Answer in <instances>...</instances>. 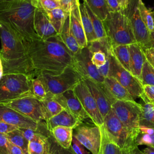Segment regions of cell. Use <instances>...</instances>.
Here are the masks:
<instances>
[{
	"instance_id": "cell-1",
	"label": "cell",
	"mask_w": 154,
	"mask_h": 154,
	"mask_svg": "<svg viewBox=\"0 0 154 154\" xmlns=\"http://www.w3.org/2000/svg\"><path fill=\"white\" fill-rule=\"evenodd\" d=\"M28 49L35 77L42 72L51 75L60 74L66 67L73 64L74 55L58 35L29 42Z\"/></svg>"
},
{
	"instance_id": "cell-2",
	"label": "cell",
	"mask_w": 154,
	"mask_h": 154,
	"mask_svg": "<svg viewBox=\"0 0 154 154\" xmlns=\"http://www.w3.org/2000/svg\"><path fill=\"white\" fill-rule=\"evenodd\" d=\"M0 38L1 42L0 57L2 63L4 75L23 73L32 78H35L28 55L29 42L1 20H0Z\"/></svg>"
},
{
	"instance_id": "cell-3",
	"label": "cell",
	"mask_w": 154,
	"mask_h": 154,
	"mask_svg": "<svg viewBox=\"0 0 154 154\" xmlns=\"http://www.w3.org/2000/svg\"><path fill=\"white\" fill-rule=\"evenodd\" d=\"M37 0H25L0 6V20L9 25L27 42L40 39L33 21Z\"/></svg>"
},
{
	"instance_id": "cell-4",
	"label": "cell",
	"mask_w": 154,
	"mask_h": 154,
	"mask_svg": "<svg viewBox=\"0 0 154 154\" xmlns=\"http://www.w3.org/2000/svg\"><path fill=\"white\" fill-rule=\"evenodd\" d=\"M103 23L111 46L137 43L131 20L124 11L109 12Z\"/></svg>"
},
{
	"instance_id": "cell-5",
	"label": "cell",
	"mask_w": 154,
	"mask_h": 154,
	"mask_svg": "<svg viewBox=\"0 0 154 154\" xmlns=\"http://www.w3.org/2000/svg\"><path fill=\"white\" fill-rule=\"evenodd\" d=\"M32 79L23 73L3 75L0 79V103L32 94Z\"/></svg>"
},
{
	"instance_id": "cell-6",
	"label": "cell",
	"mask_w": 154,
	"mask_h": 154,
	"mask_svg": "<svg viewBox=\"0 0 154 154\" xmlns=\"http://www.w3.org/2000/svg\"><path fill=\"white\" fill-rule=\"evenodd\" d=\"M37 76L43 82L47 94L52 96L73 90L78 83L83 81V78L73 66H68L60 74L51 75L42 72Z\"/></svg>"
},
{
	"instance_id": "cell-7",
	"label": "cell",
	"mask_w": 154,
	"mask_h": 154,
	"mask_svg": "<svg viewBox=\"0 0 154 154\" xmlns=\"http://www.w3.org/2000/svg\"><path fill=\"white\" fill-rule=\"evenodd\" d=\"M103 126L109 140L124 153L138 146L136 144L138 137L119 120L112 109L103 118Z\"/></svg>"
},
{
	"instance_id": "cell-8",
	"label": "cell",
	"mask_w": 154,
	"mask_h": 154,
	"mask_svg": "<svg viewBox=\"0 0 154 154\" xmlns=\"http://www.w3.org/2000/svg\"><path fill=\"white\" fill-rule=\"evenodd\" d=\"M108 56L110 60L108 76L116 78L128 90L134 100L137 98H141L144 94V91L143 85L140 80L121 65L111 51Z\"/></svg>"
},
{
	"instance_id": "cell-9",
	"label": "cell",
	"mask_w": 154,
	"mask_h": 154,
	"mask_svg": "<svg viewBox=\"0 0 154 154\" xmlns=\"http://www.w3.org/2000/svg\"><path fill=\"white\" fill-rule=\"evenodd\" d=\"M111 109L119 120L137 137L140 134L141 103L134 100H116Z\"/></svg>"
},
{
	"instance_id": "cell-10",
	"label": "cell",
	"mask_w": 154,
	"mask_h": 154,
	"mask_svg": "<svg viewBox=\"0 0 154 154\" xmlns=\"http://www.w3.org/2000/svg\"><path fill=\"white\" fill-rule=\"evenodd\" d=\"M2 104L37 122L45 120L42 101L32 94L25 96Z\"/></svg>"
},
{
	"instance_id": "cell-11",
	"label": "cell",
	"mask_w": 154,
	"mask_h": 154,
	"mask_svg": "<svg viewBox=\"0 0 154 154\" xmlns=\"http://www.w3.org/2000/svg\"><path fill=\"white\" fill-rule=\"evenodd\" d=\"M138 2V0H130L128 7L124 12L131 20L136 42L144 49L150 47V32L141 18Z\"/></svg>"
},
{
	"instance_id": "cell-12",
	"label": "cell",
	"mask_w": 154,
	"mask_h": 154,
	"mask_svg": "<svg viewBox=\"0 0 154 154\" xmlns=\"http://www.w3.org/2000/svg\"><path fill=\"white\" fill-rule=\"evenodd\" d=\"M73 135L91 154H100L101 133L99 126L82 123L73 129Z\"/></svg>"
},
{
	"instance_id": "cell-13",
	"label": "cell",
	"mask_w": 154,
	"mask_h": 154,
	"mask_svg": "<svg viewBox=\"0 0 154 154\" xmlns=\"http://www.w3.org/2000/svg\"><path fill=\"white\" fill-rule=\"evenodd\" d=\"M91 56L92 54L87 46L82 48L78 54L74 55L72 66L83 79L89 78L103 83L105 78L100 75L97 68L92 63Z\"/></svg>"
},
{
	"instance_id": "cell-14",
	"label": "cell",
	"mask_w": 154,
	"mask_h": 154,
	"mask_svg": "<svg viewBox=\"0 0 154 154\" xmlns=\"http://www.w3.org/2000/svg\"><path fill=\"white\" fill-rule=\"evenodd\" d=\"M73 90L93 124L98 126H102L103 124V118L94 98L84 81L78 83Z\"/></svg>"
},
{
	"instance_id": "cell-15",
	"label": "cell",
	"mask_w": 154,
	"mask_h": 154,
	"mask_svg": "<svg viewBox=\"0 0 154 154\" xmlns=\"http://www.w3.org/2000/svg\"><path fill=\"white\" fill-rule=\"evenodd\" d=\"M83 81L94 98L100 112L104 118L111 111L112 105L116 100L109 94L103 83L96 82L89 78L84 79Z\"/></svg>"
},
{
	"instance_id": "cell-16",
	"label": "cell",
	"mask_w": 154,
	"mask_h": 154,
	"mask_svg": "<svg viewBox=\"0 0 154 154\" xmlns=\"http://www.w3.org/2000/svg\"><path fill=\"white\" fill-rule=\"evenodd\" d=\"M53 97L64 108L72 113L82 123L87 119H90L84 109L81 102L75 94L73 89L67 90Z\"/></svg>"
},
{
	"instance_id": "cell-17",
	"label": "cell",
	"mask_w": 154,
	"mask_h": 154,
	"mask_svg": "<svg viewBox=\"0 0 154 154\" xmlns=\"http://www.w3.org/2000/svg\"><path fill=\"white\" fill-rule=\"evenodd\" d=\"M0 121L20 129H37L39 122L32 120L17 111L0 103Z\"/></svg>"
},
{
	"instance_id": "cell-18",
	"label": "cell",
	"mask_w": 154,
	"mask_h": 154,
	"mask_svg": "<svg viewBox=\"0 0 154 154\" xmlns=\"http://www.w3.org/2000/svg\"><path fill=\"white\" fill-rule=\"evenodd\" d=\"M33 25L34 30L40 39L46 40L58 35L46 11L38 5L34 11Z\"/></svg>"
},
{
	"instance_id": "cell-19",
	"label": "cell",
	"mask_w": 154,
	"mask_h": 154,
	"mask_svg": "<svg viewBox=\"0 0 154 154\" xmlns=\"http://www.w3.org/2000/svg\"><path fill=\"white\" fill-rule=\"evenodd\" d=\"M80 2L75 6L70 13V24L71 30L81 48L87 46V40L82 26L80 11Z\"/></svg>"
},
{
	"instance_id": "cell-20",
	"label": "cell",
	"mask_w": 154,
	"mask_h": 154,
	"mask_svg": "<svg viewBox=\"0 0 154 154\" xmlns=\"http://www.w3.org/2000/svg\"><path fill=\"white\" fill-rule=\"evenodd\" d=\"M130 49V72L139 80L141 78L142 69L146 58L143 48L137 43L131 44Z\"/></svg>"
},
{
	"instance_id": "cell-21",
	"label": "cell",
	"mask_w": 154,
	"mask_h": 154,
	"mask_svg": "<svg viewBox=\"0 0 154 154\" xmlns=\"http://www.w3.org/2000/svg\"><path fill=\"white\" fill-rule=\"evenodd\" d=\"M45 122L50 131L57 126H65L75 129L82 123V122L65 109Z\"/></svg>"
},
{
	"instance_id": "cell-22",
	"label": "cell",
	"mask_w": 154,
	"mask_h": 154,
	"mask_svg": "<svg viewBox=\"0 0 154 154\" xmlns=\"http://www.w3.org/2000/svg\"><path fill=\"white\" fill-rule=\"evenodd\" d=\"M103 84L116 100H134L128 90L114 77L107 76L105 78Z\"/></svg>"
},
{
	"instance_id": "cell-23",
	"label": "cell",
	"mask_w": 154,
	"mask_h": 154,
	"mask_svg": "<svg viewBox=\"0 0 154 154\" xmlns=\"http://www.w3.org/2000/svg\"><path fill=\"white\" fill-rule=\"evenodd\" d=\"M58 37L73 55L78 54L81 50L82 48L79 46L71 30L70 16L65 20L61 31L58 34Z\"/></svg>"
},
{
	"instance_id": "cell-24",
	"label": "cell",
	"mask_w": 154,
	"mask_h": 154,
	"mask_svg": "<svg viewBox=\"0 0 154 154\" xmlns=\"http://www.w3.org/2000/svg\"><path fill=\"white\" fill-rule=\"evenodd\" d=\"M73 129L65 126H57L51 131V133L55 141L61 147L70 149L72 146Z\"/></svg>"
},
{
	"instance_id": "cell-25",
	"label": "cell",
	"mask_w": 154,
	"mask_h": 154,
	"mask_svg": "<svg viewBox=\"0 0 154 154\" xmlns=\"http://www.w3.org/2000/svg\"><path fill=\"white\" fill-rule=\"evenodd\" d=\"M49 137L39 135L29 140L28 154H49L51 143Z\"/></svg>"
},
{
	"instance_id": "cell-26",
	"label": "cell",
	"mask_w": 154,
	"mask_h": 154,
	"mask_svg": "<svg viewBox=\"0 0 154 154\" xmlns=\"http://www.w3.org/2000/svg\"><path fill=\"white\" fill-rule=\"evenodd\" d=\"M42 103L45 121L48 120L64 109V108L53 97V96L49 94H47L46 99L42 101Z\"/></svg>"
},
{
	"instance_id": "cell-27",
	"label": "cell",
	"mask_w": 154,
	"mask_h": 154,
	"mask_svg": "<svg viewBox=\"0 0 154 154\" xmlns=\"http://www.w3.org/2000/svg\"><path fill=\"white\" fill-rule=\"evenodd\" d=\"M79 11H80L81 21H82V26L85 34L87 43H88L92 42L97 38L96 37V35L95 34V32L93 29L91 20L88 15V13L87 11V9L84 3H80Z\"/></svg>"
},
{
	"instance_id": "cell-28",
	"label": "cell",
	"mask_w": 154,
	"mask_h": 154,
	"mask_svg": "<svg viewBox=\"0 0 154 154\" xmlns=\"http://www.w3.org/2000/svg\"><path fill=\"white\" fill-rule=\"evenodd\" d=\"M111 51L121 65L130 72L131 55L129 46L127 45L112 46Z\"/></svg>"
},
{
	"instance_id": "cell-29",
	"label": "cell",
	"mask_w": 154,
	"mask_h": 154,
	"mask_svg": "<svg viewBox=\"0 0 154 154\" xmlns=\"http://www.w3.org/2000/svg\"><path fill=\"white\" fill-rule=\"evenodd\" d=\"M52 25L58 34L61 31L67 17L70 14L67 13L61 7L46 11Z\"/></svg>"
},
{
	"instance_id": "cell-30",
	"label": "cell",
	"mask_w": 154,
	"mask_h": 154,
	"mask_svg": "<svg viewBox=\"0 0 154 154\" xmlns=\"http://www.w3.org/2000/svg\"><path fill=\"white\" fill-rule=\"evenodd\" d=\"M101 133L100 154H124L123 151L108 138L103 125L99 126Z\"/></svg>"
},
{
	"instance_id": "cell-31",
	"label": "cell",
	"mask_w": 154,
	"mask_h": 154,
	"mask_svg": "<svg viewBox=\"0 0 154 154\" xmlns=\"http://www.w3.org/2000/svg\"><path fill=\"white\" fill-rule=\"evenodd\" d=\"M91 11L103 21L109 13V8L106 0H83Z\"/></svg>"
},
{
	"instance_id": "cell-32",
	"label": "cell",
	"mask_w": 154,
	"mask_h": 154,
	"mask_svg": "<svg viewBox=\"0 0 154 154\" xmlns=\"http://www.w3.org/2000/svg\"><path fill=\"white\" fill-rule=\"evenodd\" d=\"M141 109L140 126L154 128V104L144 102L143 104H141Z\"/></svg>"
},
{
	"instance_id": "cell-33",
	"label": "cell",
	"mask_w": 154,
	"mask_h": 154,
	"mask_svg": "<svg viewBox=\"0 0 154 154\" xmlns=\"http://www.w3.org/2000/svg\"><path fill=\"white\" fill-rule=\"evenodd\" d=\"M5 135L9 142L20 147L23 150L25 154H28L29 141L25 138L20 128L15 129Z\"/></svg>"
},
{
	"instance_id": "cell-34",
	"label": "cell",
	"mask_w": 154,
	"mask_h": 154,
	"mask_svg": "<svg viewBox=\"0 0 154 154\" xmlns=\"http://www.w3.org/2000/svg\"><path fill=\"white\" fill-rule=\"evenodd\" d=\"M138 8L142 20L146 25L149 32L152 31L154 29V18L153 13L146 7L142 0H138Z\"/></svg>"
},
{
	"instance_id": "cell-35",
	"label": "cell",
	"mask_w": 154,
	"mask_h": 154,
	"mask_svg": "<svg viewBox=\"0 0 154 154\" xmlns=\"http://www.w3.org/2000/svg\"><path fill=\"white\" fill-rule=\"evenodd\" d=\"M83 3L87 9V11L88 13V15L91 20V22L93 24V29L95 32V34L96 35V37L97 39L99 38H102L104 37H106L104 26H103V21L100 20L97 16H96L89 8L87 4L83 1Z\"/></svg>"
},
{
	"instance_id": "cell-36",
	"label": "cell",
	"mask_w": 154,
	"mask_h": 154,
	"mask_svg": "<svg viewBox=\"0 0 154 154\" xmlns=\"http://www.w3.org/2000/svg\"><path fill=\"white\" fill-rule=\"evenodd\" d=\"M32 94L40 101L46 99L47 92L45 85L42 80L38 77H35L32 79L31 81Z\"/></svg>"
},
{
	"instance_id": "cell-37",
	"label": "cell",
	"mask_w": 154,
	"mask_h": 154,
	"mask_svg": "<svg viewBox=\"0 0 154 154\" xmlns=\"http://www.w3.org/2000/svg\"><path fill=\"white\" fill-rule=\"evenodd\" d=\"M140 81L143 85H154V67L147 60L142 69Z\"/></svg>"
},
{
	"instance_id": "cell-38",
	"label": "cell",
	"mask_w": 154,
	"mask_h": 154,
	"mask_svg": "<svg viewBox=\"0 0 154 154\" xmlns=\"http://www.w3.org/2000/svg\"><path fill=\"white\" fill-rule=\"evenodd\" d=\"M51 143V149L49 154H75L70 149H66L60 146L54 140L52 135L49 137Z\"/></svg>"
},
{
	"instance_id": "cell-39",
	"label": "cell",
	"mask_w": 154,
	"mask_h": 154,
	"mask_svg": "<svg viewBox=\"0 0 154 154\" xmlns=\"http://www.w3.org/2000/svg\"><path fill=\"white\" fill-rule=\"evenodd\" d=\"M107 58L108 55L102 51H97L92 53L91 61L97 68L104 66L107 61Z\"/></svg>"
},
{
	"instance_id": "cell-40",
	"label": "cell",
	"mask_w": 154,
	"mask_h": 154,
	"mask_svg": "<svg viewBox=\"0 0 154 154\" xmlns=\"http://www.w3.org/2000/svg\"><path fill=\"white\" fill-rule=\"evenodd\" d=\"M136 144L138 145H145L154 148V134L152 135L140 134L136 139Z\"/></svg>"
},
{
	"instance_id": "cell-41",
	"label": "cell",
	"mask_w": 154,
	"mask_h": 154,
	"mask_svg": "<svg viewBox=\"0 0 154 154\" xmlns=\"http://www.w3.org/2000/svg\"><path fill=\"white\" fill-rule=\"evenodd\" d=\"M144 94L141 98L144 102H149L154 104V85H143Z\"/></svg>"
},
{
	"instance_id": "cell-42",
	"label": "cell",
	"mask_w": 154,
	"mask_h": 154,
	"mask_svg": "<svg viewBox=\"0 0 154 154\" xmlns=\"http://www.w3.org/2000/svg\"><path fill=\"white\" fill-rule=\"evenodd\" d=\"M38 5L45 11L60 7L59 2L55 0H37Z\"/></svg>"
},
{
	"instance_id": "cell-43",
	"label": "cell",
	"mask_w": 154,
	"mask_h": 154,
	"mask_svg": "<svg viewBox=\"0 0 154 154\" xmlns=\"http://www.w3.org/2000/svg\"><path fill=\"white\" fill-rule=\"evenodd\" d=\"M70 148L75 154H90V152L74 137H73Z\"/></svg>"
},
{
	"instance_id": "cell-44",
	"label": "cell",
	"mask_w": 154,
	"mask_h": 154,
	"mask_svg": "<svg viewBox=\"0 0 154 154\" xmlns=\"http://www.w3.org/2000/svg\"><path fill=\"white\" fill-rule=\"evenodd\" d=\"M79 2V0H61L60 4V7L67 13L70 14L71 10Z\"/></svg>"
},
{
	"instance_id": "cell-45",
	"label": "cell",
	"mask_w": 154,
	"mask_h": 154,
	"mask_svg": "<svg viewBox=\"0 0 154 154\" xmlns=\"http://www.w3.org/2000/svg\"><path fill=\"white\" fill-rule=\"evenodd\" d=\"M8 141L6 135L0 133V154H9Z\"/></svg>"
},
{
	"instance_id": "cell-46",
	"label": "cell",
	"mask_w": 154,
	"mask_h": 154,
	"mask_svg": "<svg viewBox=\"0 0 154 154\" xmlns=\"http://www.w3.org/2000/svg\"><path fill=\"white\" fill-rule=\"evenodd\" d=\"M19 129V128L14 126L13 125H11L5 122L0 121V133L7 134L15 129Z\"/></svg>"
},
{
	"instance_id": "cell-47",
	"label": "cell",
	"mask_w": 154,
	"mask_h": 154,
	"mask_svg": "<svg viewBox=\"0 0 154 154\" xmlns=\"http://www.w3.org/2000/svg\"><path fill=\"white\" fill-rule=\"evenodd\" d=\"M146 60L154 67V48L149 47L143 49Z\"/></svg>"
},
{
	"instance_id": "cell-48",
	"label": "cell",
	"mask_w": 154,
	"mask_h": 154,
	"mask_svg": "<svg viewBox=\"0 0 154 154\" xmlns=\"http://www.w3.org/2000/svg\"><path fill=\"white\" fill-rule=\"evenodd\" d=\"M109 68H110V60L109 58V56L108 55V58H107V61H106L105 64L102 67H98L97 70H98L99 73H100V75L102 77L106 78V77L108 76Z\"/></svg>"
},
{
	"instance_id": "cell-49",
	"label": "cell",
	"mask_w": 154,
	"mask_h": 154,
	"mask_svg": "<svg viewBox=\"0 0 154 154\" xmlns=\"http://www.w3.org/2000/svg\"><path fill=\"white\" fill-rule=\"evenodd\" d=\"M109 12L121 11V8L119 4L118 0H106Z\"/></svg>"
},
{
	"instance_id": "cell-50",
	"label": "cell",
	"mask_w": 154,
	"mask_h": 154,
	"mask_svg": "<svg viewBox=\"0 0 154 154\" xmlns=\"http://www.w3.org/2000/svg\"><path fill=\"white\" fill-rule=\"evenodd\" d=\"M8 149L9 154H25L22 149L13 144L9 141H8Z\"/></svg>"
},
{
	"instance_id": "cell-51",
	"label": "cell",
	"mask_w": 154,
	"mask_h": 154,
	"mask_svg": "<svg viewBox=\"0 0 154 154\" xmlns=\"http://www.w3.org/2000/svg\"><path fill=\"white\" fill-rule=\"evenodd\" d=\"M139 131H140V134H147V135H152L154 134V128L145 126H139Z\"/></svg>"
},
{
	"instance_id": "cell-52",
	"label": "cell",
	"mask_w": 154,
	"mask_h": 154,
	"mask_svg": "<svg viewBox=\"0 0 154 154\" xmlns=\"http://www.w3.org/2000/svg\"><path fill=\"white\" fill-rule=\"evenodd\" d=\"M129 1L130 0H118L119 4L122 11H124L127 9L129 3Z\"/></svg>"
},
{
	"instance_id": "cell-53",
	"label": "cell",
	"mask_w": 154,
	"mask_h": 154,
	"mask_svg": "<svg viewBox=\"0 0 154 154\" xmlns=\"http://www.w3.org/2000/svg\"><path fill=\"white\" fill-rule=\"evenodd\" d=\"M124 154H144V153L142 152L141 150H140L139 149L138 146H135L131 150H130L126 152H125Z\"/></svg>"
},
{
	"instance_id": "cell-54",
	"label": "cell",
	"mask_w": 154,
	"mask_h": 154,
	"mask_svg": "<svg viewBox=\"0 0 154 154\" xmlns=\"http://www.w3.org/2000/svg\"><path fill=\"white\" fill-rule=\"evenodd\" d=\"M141 151L144 154H154V148L150 146H146Z\"/></svg>"
},
{
	"instance_id": "cell-55",
	"label": "cell",
	"mask_w": 154,
	"mask_h": 154,
	"mask_svg": "<svg viewBox=\"0 0 154 154\" xmlns=\"http://www.w3.org/2000/svg\"><path fill=\"white\" fill-rule=\"evenodd\" d=\"M25 0H0V6L7 4H10L14 2H19V1H22Z\"/></svg>"
},
{
	"instance_id": "cell-56",
	"label": "cell",
	"mask_w": 154,
	"mask_h": 154,
	"mask_svg": "<svg viewBox=\"0 0 154 154\" xmlns=\"http://www.w3.org/2000/svg\"><path fill=\"white\" fill-rule=\"evenodd\" d=\"M150 47L154 48V29L150 32Z\"/></svg>"
},
{
	"instance_id": "cell-57",
	"label": "cell",
	"mask_w": 154,
	"mask_h": 154,
	"mask_svg": "<svg viewBox=\"0 0 154 154\" xmlns=\"http://www.w3.org/2000/svg\"><path fill=\"white\" fill-rule=\"evenodd\" d=\"M4 75V69H3V66H2V63L1 58L0 57V79Z\"/></svg>"
},
{
	"instance_id": "cell-58",
	"label": "cell",
	"mask_w": 154,
	"mask_h": 154,
	"mask_svg": "<svg viewBox=\"0 0 154 154\" xmlns=\"http://www.w3.org/2000/svg\"><path fill=\"white\" fill-rule=\"evenodd\" d=\"M55 1H58V2H60L61 0H55Z\"/></svg>"
}]
</instances>
